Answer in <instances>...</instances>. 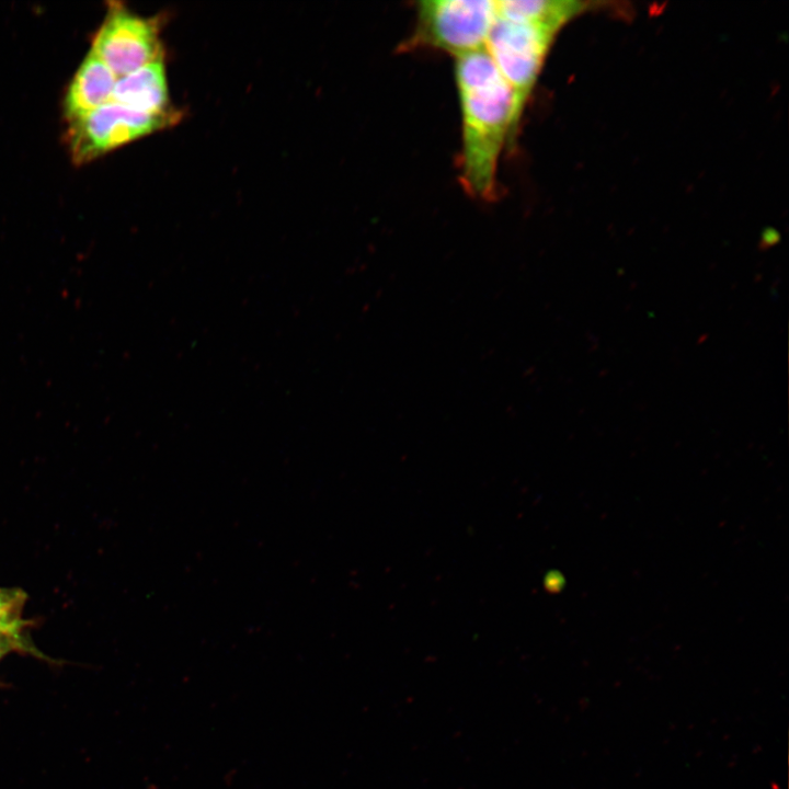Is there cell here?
<instances>
[{"instance_id": "9", "label": "cell", "mask_w": 789, "mask_h": 789, "mask_svg": "<svg viewBox=\"0 0 789 789\" xmlns=\"http://www.w3.org/2000/svg\"><path fill=\"white\" fill-rule=\"evenodd\" d=\"M25 595L19 590L0 588V631L18 636Z\"/></svg>"}, {"instance_id": "1", "label": "cell", "mask_w": 789, "mask_h": 789, "mask_svg": "<svg viewBox=\"0 0 789 789\" xmlns=\"http://www.w3.org/2000/svg\"><path fill=\"white\" fill-rule=\"evenodd\" d=\"M461 139L459 182L471 197L491 202L499 194L503 150L514 141L513 96L485 49L455 58Z\"/></svg>"}, {"instance_id": "6", "label": "cell", "mask_w": 789, "mask_h": 789, "mask_svg": "<svg viewBox=\"0 0 789 789\" xmlns=\"http://www.w3.org/2000/svg\"><path fill=\"white\" fill-rule=\"evenodd\" d=\"M111 101L149 115L174 113L170 110L163 59L117 78Z\"/></svg>"}, {"instance_id": "4", "label": "cell", "mask_w": 789, "mask_h": 789, "mask_svg": "<svg viewBox=\"0 0 789 789\" xmlns=\"http://www.w3.org/2000/svg\"><path fill=\"white\" fill-rule=\"evenodd\" d=\"M178 114L149 115L110 101L69 122L68 142L72 160L82 164L127 142L160 130Z\"/></svg>"}, {"instance_id": "3", "label": "cell", "mask_w": 789, "mask_h": 789, "mask_svg": "<svg viewBox=\"0 0 789 789\" xmlns=\"http://www.w3.org/2000/svg\"><path fill=\"white\" fill-rule=\"evenodd\" d=\"M557 34L544 25L502 18L496 13L484 49L511 89L515 137Z\"/></svg>"}, {"instance_id": "7", "label": "cell", "mask_w": 789, "mask_h": 789, "mask_svg": "<svg viewBox=\"0 0 789 789\" xmlns=\"http://www.w3.org/2000/svg\"><path fill=\"white\" fill-rule=\"evenodd\" d=\"M116 79L108 67L90 50L65 95L64 111L68 122L110 102Z\"/></svg>"}, {"instance_id": "2", "label": "cell", "mask_w": 789, "mask_h": 789, "mask_svg": "<svg viewBox=\"0 0 789 789\" xmlns=\"http://www.w3.org/2000/svg\"><path fill=\"white\" fill-rule=\"evenodd\" d=\"M493 0H420L403 49L430 48L455 58L484 49L496 19Z\"/></svg>"}, {"instance_id": "5", "label": "cell", "mask_w": 789, "mask_h": 789, "mask_svg": "<svg viewBox=\"0 0 789 789\" xmlns=\"http://www.w3.org/2000/svg\"><path fill=\"white\" fill-rule=\"evenodd\" d=\"M159 31L158 18H142L112 2L90 50L119 78L163 59Z\"/></svg>"}, {"instance_id": "8", "label": "cell", "mask_w": 789, "mask_h": 789, "mask_svg": "<svg viewBox=\"0 0 789 789\" xmlns=\"http://www.w3.org/2000/svg\"><path fill=\"white\" fill-rule=\"evenodd\" d=\"M586 5L573 0H501L496 1V11L502 18L540 24L558 33Z\"/></svg>"}, {"instance_id": "10", "label": "cell", "mask_w": 789, "mask_h": 789, "mask_svg": "<svg viewBox=\"0 0 789 789\" xmlns=\"http://www.w3.org/2000/svg\"><path fill=\"white\" fill-rule=\"evenodd\" d=\"M16 639L18 636L0 631V658L12 647V642Z\"/></svg>"}]
</instances>
